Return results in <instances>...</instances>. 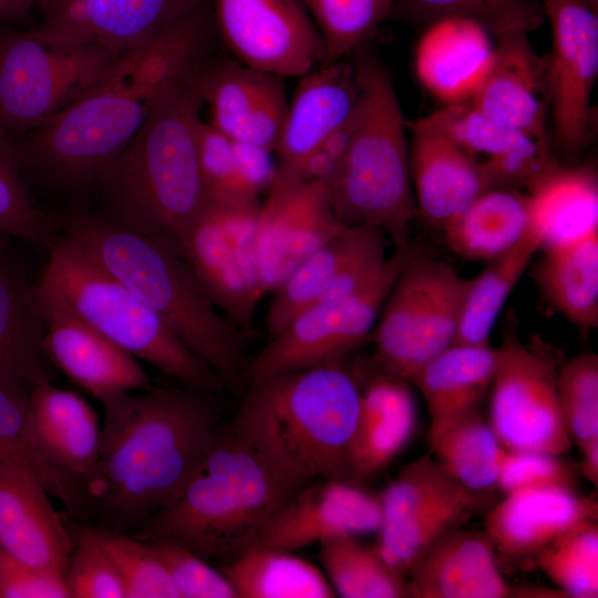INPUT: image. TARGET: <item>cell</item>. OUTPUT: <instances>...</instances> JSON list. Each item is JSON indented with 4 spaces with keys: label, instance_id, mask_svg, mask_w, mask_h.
Instances as JSON below:
<instances>
[{
    "label": "cell",
    "instance_id": "30",
    "mask_svg": "<svg viewBox=\"0 0 598 598\" xmlns=\"http://www.w3.org/2000/svg\"><path fill=\"white\" fill-rule=\"evenodd\" d=\"M527 195L528 230L544 251L598 229V176L590 165L560 164L535 183Z\"/></svg>",
    "mask_w": 598,
    "mask_h": 598
},
{
    "label": "cell",
    "instance_id": "27",
    "mask_svg": "<svg viewBox=\"0 0 598 598\" xmlns=\"http://www.w3.org/2000/svg\"><path fill=\"white\" fill-rule=\"evenodd\" d=\"M178 251L217 309L248 332L264 292L234 251L212 199L184 235Z\"/></svg>",
    "mask_w": 598,
    "mask_h": 598
},
{
    "label": "cell",
    "instance_id": "23",
    "mask_svg": "<svg viewBox=\"0 0 598 598\" xmlns=\"http://www.w3.org/2000/svg\"><path fill=\"white\" fill-rule=\"evenodd\" d=\"M359 96L360 85L352 60L320 63L303 74L289 103L275 152L277 174L291 176L351 116Z\"/></svg>",
    "mask_w": 598,
    "mask_h": 598
},
{
    "label": "cell",
    "instance_id": "51",
    "mask_svg": "<svg viewBox=\"0 0 598 598\" xmlns=\"http://www.w3.org/2000/svg\"><path fill=\"white\" fill-rule=\"evenodd\" d=\"M71 536L73 547L64 575L70 597L126 598L124 584L105 554L87 538Z\"/></svg>",
    "mask_w": 598,
    "mask_h": 598
},
{
    "label": "cell",
    "instance_id": "47",
    "mask_svg": "<svg viewBox=\"0 0 598 598\" xmlns=\"http://www.w3.org/2000/svg\"><path fill=\"white\" fill-rule=\"evenodd\" d=\"M557 394L567 433L580 450L598 439V355L581 353L558 370Z\"/></svg>",
    "mask_w": 598,
    "mask_h": 598
},
{
    "label": "cell",
    "instance_id": "19",
    "mask_svg": "<svg viewBox=\"0 0 598 598\" xmlns=\"http://www.w3.org/2000/svg\"><path fill=\"white\" fill-rule=\"evenodd\" d=\"M485 532L455 528L429 547L406 575L413 598H561L558 589L509 584Z\"/></svg>",
    "mask_w": 598,
    "mask_h": 598
},
{
    "label": "cell",
    "instance_id": "43",
    "mask_svg": "<svg viewBox=\"0 0 598 598\" xmlns=\"http://www.w3.org/2000/svg\"><path fill=\"white\" fill-rule=\"evenodd\" d=\"M324 45L322 63L350 56L392 16L396 0H298Z\"/></svg>",
    "mask_w": 598,
    "mask_h": 598
},
{
    "label": "cell",
    "instance_id": "45",
    "mask_svg": "<svg viewBox=\"0 0 598 598\" xmlns=\"http://www.w3.org/2000/svg\"><path fill=\"white\" fill-rule=\"evenodd\" d=\"M534 560L566 597H598L597 522L577 525L549 544Z\"/></svg>",
    "mask_w": 598,
    "mask_h": 598
},
{
    "label": "cell",
    "instance_id": "44",
    "mask_svg": "<svg viewBox=\"0 0 598 598\" xmlns=\"http://www.w3.org/2000/svg\"><path fill=\"white\" fill-rule=\"evenodd\" d=\"M70 532L93 542L117 570L126 598H178L159 558L147 542L126 533L72 523Z\"/></svg>",
    "mask_w": 598,
    "mask_h": 598
},
{
    "label": "cell",
    "instance_id": "34",
    "mask_svg": "<svg viewBox=\"0 0 598 598\" xmlns=\"http://www.w3.org/2000/svg\"><path fill=\"white\" fill-rule=\"evenodd\" d=\"M532 272L542 297L580 333L598 326V229L545 251Z\"/></svg>",
    "mask_w": 598,
    "mask_h": 598
},
{
    "label": "cell",
    "instance_id": "42",
    "mask_svg": "<svg viewBox=\"0 0 598 598\" xmlns=\"http://www.w3.org/2000/svg\"><path fill=\"white\" fill-rule=\"evenodd\" d=\"M597 12L598 0H587ZM392 16L427 25L450 17L471 19L491 34L511 30H536L545 12L536 0H396Z\"/></svg>",
    "mask_w": 598,
    "mask_h": 598
},
{
    "label": "cell",
    "instance_id": "55",
    "mask_svg": "<svg viewBox=\"0 0 598 598\" xmlns=\"http://www.w3.org/2000/svg\"><path fill=\"white\" fill-rule=\"evenodd\" d=\"M581 463L578 466L580 474L588 480L595 487L598 486V439L591 441L582 448Z\"/></svg>",
    "mask_w": 598,
    "mask_h": 598
},
{
    "label": "cell",
    "instance_id": "20",
    "mask_svg": "<svg viewBox=\"0 0 598 598\" xmlns=\"http://www.w3.org/2000/svg\"><path fill=\"white\" fill-rule=\"evenodd\" d=\"M495 55L472 105L492 121L551 145L548 56L539 55L528 32L511 30L495 35Z\"/></svg>",
    "mask_w": 598,
    "mask_h": 598
},
{
    "label": "cell",
    "instance_id": "8",
    "mask_svg": "<svg viewBox=\"0 0 598 598\" xmlns=\"http://www.w3.org/2000/svg\"><path fill=\"white\" fill-rule=\"evenodd\" d=\"M48 247V262L40 277L59 291L82 320L183 386L216 393L225 389L210 365L75 240L63 234L55 236Z\"/></svg>",
    "mask_w": 598,
    "mask_h": 598
},
{
    "label": "cell",
    "instance_id": "49",
    "mask_svg": "<svg viewBox=\"0 0 598 598\" xmlns=\"http://www.w3.org/2000/svg\"><path fill=\"white\" fill-rule=\"evenodd\" d=\"M165 567L178 598H238L220 569L168 540L147 542Z\"/></svg>",
    "mask_w": 598,
    "mask_h": 598
},
{
    "label": "cell",
    "instance_id": "52",
    "mask_svg": "<svg viewBox=\"0 0 598 598\" xmlns=\"http://www.w3.org/2000/svg\"><path fill=\"white\" fill-rule=\"evenodd\" d=\"M575 471L559 455L503 448L498 461L497 488L504 494L536 486L574 488Z\"/></svg>",
    "mask_w": 598,
    "mask_h": 598
},
{
    "label": "cell",
    "instance_id": "56",
    "mask_svg": "<svg viewBox=\"0 0 598 598\" xmlns=\"http://www.w3.org/2000/svg\"><path fill=\"white\" fill-rule=\"evenodd\" d=\"M41 0H0V19L11 20L22 18L34 7H39Z\"/></svg>",
    "mask_w": 598,
    "mask_h": 598
},
{
    "label": "cell",
    "instance_id": "36",
    "mask_svg": "<svg viewBox=\"0 0 598 598\" xmlns=\"http://www.w3.org/2000/svg\"><path fill=\"white\" fill-rule=\"evenodd\" d=\"M219 569L238 598L337 597L322 570L290 551L254 546Z\"/></svg>",
    "mask_w": 598,
    "mask_h": 598
},
{
    "label": "cell",
    "instance_id": "48",
    "mask_svg": "<svg viewBox=\"0 0 598 598\" xmlns=\"http://www.w3.org/2000/svg\"><path fill=\"white\" fill-rule=\"evenodd\" d=\"M344 226L334 215L328 183L303 182L287 247V277Z\"/></svg>",
    "mask_w": 598,
    "mask_h": 598
},
{
    "label": "cell",
    "instance_id": "16",
    "mask_svg": "<svg viewBox=\"0 0 598 598\" xmlns=\"http://www.w3.org/2000/svg\"><path fill=\"white\" fill-rule=\"evenodd\" d=\"M196 82L210 124L235 142L276 152L289 106L281 76L212 56L196 72Z\"/></svg>",
    "mask_w": 598,
    "mask_h": 598
},
{
    "label": "cell",
    "instance_id": "29",
    "mask_svg": "<svg viewBox=\"0 0 598 598\" xmlns=\"http://www.w3.org/2000/svg\"><path fill=\"white\" fill-rule=\"evenodd\" d=\"M416 419L405 381L383 373L373 379L362 391L350 447L352 481L360 483L391 463L413 436Z\"/></svg>",
    "mask_w": 598,
    "mask_h": 598
},
{
    "label": "cell",
    "instance_id": "39",
    "mask_svg": "<svg viewBox=\"0 0 598 598\" xmlns=\"http://www.w3.org/2000/svg\"><path fill=\"white\" fill-rule=\"evenodd\" d=\"M318 544L323 574L337 596L409 597L406 577L383 558L377 545L363 544L352 535L333 536Z\"/></svg>",
    "mask_w": 598,
    "mask_h": 598
},
{
    "label": "cell",
    "instance_id": "18",
    "mask_svg": "<svg viewBox=\"0 0 598 598\" xmlns=\"http://www.w3.org/2000/svg\"><path fill=\"white\" fill-rule=\"evenodd\" d=\"M208 0H41V32L121 56Z\"/></svg>",
    "mask_w": 598,
    "mask_h": 598
},
{
    "label": "cell",
    "instance_id": "7",
    "mask_svg": "<svg viewBox=\"0 0 598 598\" xmlns=\"http://www.w3.org/2000/svg\"><path fill=\"white\" fill-rule=\"evenodd\" d=\"M158 93L113 65L47 122L12 137L22 176L66 193L97 188Z\"/></svg>",
    "mask_w": 598,
    "mask_h": 598
},
{
    "label": "cell",
    "instance_id": "53",
    "mask_svg": "<svg viewBox=\"0 0 598 598\" xmlns=\"http://www.w3.org/2000/svg\"><path fill=\"white\" fill-rule=\"evenodd\" d=\"M1 598H69L64 578L32 567L0 546Z\"/></svg>",
    "mask_w": 598,
    "mask_h": 598
},
{
    "label": "cell",
    "instance_id": "28",
    "mask_svg": "<svg viewBox=\"0 0 598 598\" xmlns=\"http://www.w3.org/2000/svg\"><path fill=\"white\" fill-rule=\"evenodd\" d=\"M29 422L45 453L89 486L96 472L101 440L92 406L75 392L44 383L30 391Z\"/></svg>",
    "mask_w": 598,
    "mask_h": 598
},
{
    "label": "cell",
    "instance_id": "32",
    "mask_svg": "<svg viewBox=\"0 0 598 598\" xmlns=\"http://www.w3.org/2000/svg\"><path fill=\"white\" fill-rule=\"evenodd\" d=\"M30 391L0 382V463L33 474L79 523L91 520L86 483L54 462L37 442L29 422Z\"/></svg>",
    "mask_w": 598,
    "mask_h": 598
},
{
    "label": "cell",
    "instance_id": "21",
    "mask_svg": "<svg viewBox=\"0 0 598 598\" xmlns=\"http://www.w3.org/2000/svg\"><path fill=\"white\" fill-rule=\"evenodd\" d=\"M486 515L485 533L496 553L513 558H535L577 525L597 522L592 497L564 486H536L505 494Z\"/></svg>",
    "mask_w": 598,
    "mask_h": 598
},
{
    "label": "cell",
    "instance_id": "41",
    "mask_svg": "<svg viewBox=\"0 0 598 598\" xmlns=\"http://www.w3.org/2000/svg\"><path fill=\"white\" fill-rule=\"evenodd\" d=\"M427 117L476 162L480 174L519 156L553 151L549 144L492 121L470 101L443 105Z\"/></svg>",
    "mask_w": 598,
    "mask_h": 598
},
{
    "label": "cell",
    "instance_id": "10",
    "mask_svg": "<svg viewBox=\"0 0 598 598\" xmlns=\"http://www.w3.org/2000/svg\"><path fill=\"white\" fill-rule=\"evenodd\" d=\"M118 55L40 30L0 31V123L14 137L51 118L105 75Z\"/></svg>",
    "mask_w": 598,
    "mask_h": 598
},
{
    "label": "cell",
    "instance_id": "14",
    "mask_svg": "<svg viewBox=\"0 0 598 598\" xmlns=\"http://www.w3.org/2000/svg\"><path fill=\"white\" fill-rule=\"evenodd\" d=\"M217 33L241 63L302 76L324 60L323 41L298 0H210Z\"/></svg>",
    "mask_w": 598,
    "mask_h": 598
},
{
    "label": "cell",
    "instance_id": "24",
    "mask_svg": "<svg viewBox=\"0 0 598 598\" xmlns=\"http://www.w3.org/2000/svg\"><path fill=\"white\" fill-rule=\"evenodd\" d=\"M495 55L491 33L474 20L450 17L426 25L414 53L420 83L439 101H471Z\"/></svg>",
    "mask_w": 598,
    "mask_h": 598
},
{
    "label": "cell",
    "instance_id": "15",
    "mask_svg": "<svg viewBox=\"0 0 598 598\" xmlns=\"http://www.w3.org/2000/svg\"><path fill=\"white\" fill-rule=\"evenodd\" d=\"M33 292L44 323V351L55 369L99 401L153 388L136 358L82 320L48 281L39 277Z\"/></svg>",
    "mask_w": 598,
    "mask_h": 598
},
{
    "label": "cell",
    "instance_id": "35",
    "mask_svg": "<svg viewBox=\"0 0 598 598\" xmlns=\"http://www.w3.org/2000/svg\"><path fill=\"white\" fill-rule=\"evenodd\" d=\"M388 237L371 226H344L331 240L298 265L275 291L267 316L269 337L320 300L339 272L368 247Z\"/></svg>",
    "mask_w": 598,
    "mask_h": 598
},
{
    "label": "cell",
    "instance_id": "25",
    "mask_svg": "<svg viewBox=\"0 0 598 598\" xmlns=\"http://www.w3.org/2000/svg\"><path fill=\"white\" fill-rule=\"evenodd\" d=\"M411 128L410 167L417 215L442 227L483 193L478 166L427 116Z\"/></svg>",
    "mask_w": 598,
    "mask_h": 598
},
{
    "label": "cell",
    "instance_id": "4",
    "mask_svg": "<svg viewBox=\"0 0 598 598\" xmlns=\"http://www.w3.org/2000/svg\"><path fill=\"white\" fill-rule=\"evenodd\" d=\"M56 223L210 365L226 390L244 395L248 389L247 332L217 309L173 246L96 214L64 213Z\"/></svg>",
    "mask_w": 598,
    "mask_h": 598
},
{
    "label": "cell",
    "instance_id": "9",
    "mask_svg": "<svg viewBox=\"0 0 598 598\" xmlns=\"http://www.w3.org/2000/svg\"><path fill=\"white\" fill-rule=\"evenodd\" d=\"M468 281L446 262L410 250L372 332L383 374L412 383L453 343Z\"/></svg>",
    "mask_w": 598,
    "mask_h": 598
},
{
    "label": "cell",
    "instance_id": "13",
    "mask_svg": "<svg viewBox=\"0 0 598 598\" xmlns=\"http://www.w3.org/2000/svg\"><path fill=\"white\" fill-rule=\"evenodd\" d=\"M551 24L550 114L559 151L576 156L592 135L591 92L598 74V17L587 0H540Z\"/></svg>",
    "mask_w": 598,
    "mask_h": 598
},
{
    "label": "cell",
    "instance_id": "38",
    "mask_svg": "<svg viewBox=\"0 0 598 598\" xmlns=\"http://www.w3.org/2000/svg\"><path fill=\"white\" fill-rule=\"evenodd\" d=\"M538 250V241L528 230L512 249L488 260L486 268L470 279L454 344H489L501 310Z\"/></svg>",
    "mask_w": 598,
    "mask_h": 598
},
{
    "label": "cell",
    "instance_id": "33",
    "mask_svg": "<svg viewBox=\"0 0 598 598\" xmlns=\"http://www.w3.org/2000/svg\"><path fill=\"white\" fill-rule=\"evenodd\" d=\"M448 248L466 260H492L528 233V195L489 189L476 196L443 226Z\"/></svg>",
    "mask_w": 598,
    "mask_h": 598
},
{
    "label": "cell",
    "instance_id": "5",
    "mask_svg": "<svg viewBox=\"0 0 598 598\" xmlns=\"http://www.w3.org/2000/svg\"><path fill=\"white\" fill-rule=\"evenodd\" d=\"M362 391L342 364L250 384L234 424L311 480H350V447Z\"/></svg>",
    "mask_w": 598,
    "mask_h": 598
},
{
    "label": "cell",
    "instance_id": "2",
    "mask_svg": "<svg viewBox=\"0 0 598 598\" xmlns=\"http://www.w3.org/2000/svg\"><path fill=\"white\" fill-rule=\"evenodd\" d=\"M311 481L233 421L223 423L179 495L133 536L176 543L220 567L254 547L274 515Z\"/></svg>",
    "mask_w": 598,
    "mask_h": 598
},
{
    "label": "cell",
    "instance_id": "22",
    "mask_svg": "<svg viewBox=\"0 0 598 598\" xmlns=\"http://www.w3.org/2000/svg\"><path fill=\"white\" fill-rule=\"evenodd\" d=\"M0 546L17 559L64 578L73 539L49 492L30 472L0 463Z\"/></svg>",
    "mask_w": 598,
    "mask_h": 598
},
{
    "label": "cell",
    "instance_id": "37",
    "mask_svg": "<svg viewBox=\"0 0 598 598\" xmlns=\"http://www.w3.org/2000/svg\"><path fill=\"white\" fill-rule=\"evenodd\" d=\"M473 494L437 460L421 456L403 466L380 494L382 522L379 538L398 535L447 504Z\"/></svg>",
    "mask_w": 598,
    "mask_h": 598
},
{
    "label": "cell",
    "instance_id": "31",
    "mask_svg": "<svg viewBox=\"0 0 598 598\" xmlns=\"http://www.w3.org/2000/svg\"><path fill=\"white\" fill-rule=\"evenodd\" d=\"M495 349L451 344L429 361L412 381L430 414L429 435L478 410L492 386Z\"/></svg>",
    "mask_w": 598,
    "mask_h": 598
},
{
    "label": "cell",
    "instance_id": "40",
    "mask_svg": "<svg viewBox=\"0 0 598 598\" xmlns=\"http://www.w3.org/2000/svg\"><path fill=\"white\" fill-rule=\"evenodd\" d=\"M429 445L434 458L470 492L482 495L497 488L504 447L480 409L429 435Z\"/></svg>",
    "mask_w": 598,
    "mask_h": 598
},
{
    "label": "cell",
    "instance_id": "1",
    "mask_svg": "<svg viewBox=\"0 0 598 598\" xmlns=\"http://www.w3.org/2000/svg\"><path fill=\"white\" fill-rule=\"evenodd\" d=\"M215 393L179 384L100 401L104 423L87 486L92 526L135 532L174 502L223 425Z\"/></svg>",
    "mask_w": 598,
    "mask_h": 598
},
{
    "label": "cell",
    "instance_id": "46",
    "mask_svg": "<svg viewBox=\"0 0 598 598\" xmlns=\"http://www.w3.org/2000/svg\"><path fill=\"white\" fill-rule=\"evenodd\" d=\"M58 223L32 200L19 168L12 136L0 123V237L49 246Z\"/></svg>",
    "mask_w": 598,
    "mask_h": 598
},
{
    "label": "cell",
    "instance_id": "17",
    "mask_svg": "<svg viewBox=\"0 0 598 598\" xmlns=\"http://www.w3.org/2000/svg\"><path fill=\"white\" fill-rule=\"evenodd\" d=\"M381 522L380 495L354 481L316 478L281 506L255 546L291 553L333 536L378 533Z\"/></svg>",
    "mask_w": 598,
    "mask_h": 598
},
{
    "label": "cell",
    "instance_id": "54",
    "mask_svg": "<svg viewBox=\"0 0 598 598\" xmlns=\"http://www.w3.org/2000/svg\"><path fill=\"white\" fill-rule=\"evenodd\" d=\"M235 159L239 179L245 189L254 197L271 187L276 174L277 163L272 151L264 147L234 141Z\"/></svg>",
    "mask_w": 598,
    "mask_h": 598
},
{
    "label": "cell",
    "instance_id": "11",
    "mask_svg": "<svg viewBox=\"0 0 598 598\" xmlns=\"http://www.w3.org/2000/svg\"><path fill=\"white\" fill-rule=\"evenodd\" d=\"M411 248H394L381 272L360 290L319 301L293 317L249 360L248 386L310 368L342 364L371 333Z\"/></svg>",
    "mask_w": 598,
    "mask_h": 598
},
{
    "label": "cell",
    "instance_id": "3",
    "mask_svg": "<svg viewBox=\"0 0 598 598\" xmlns=\"http://www.w3.org/2000/svg\"><path fill=\"white\" fill-rule=\"evenodd\" d=\"M196 72L159 91L142 126L97 185L101 216L177 251L210 200L198 157L204 103Z\"/></svg>",
    "mask_w": 598,
    "mask_h": 598
},
{
    "label": "cell",
    "instance_id": "6",
    "mask_svg": "<svg viewBox=\"0 0 598 598\" xmlns=\"http://www.w3.org/2000/svg\"><path fill=\"white\" fill-rule=\"evenodd\" d=\"M350 56L360 96L349 145L328 184L332 208L341 224L379 228L394 248L404 249L417 215L405 122L378 55L364 44Z\"/></svg>",
    "mask_w": 598,
    "mask_h": 598
},
{
    "label": "cell",
    "instance_id": "12",
    "mask_svg": "<svg viewBox=\"0 0 598 598\" xmlns=\"http://www.w3.org/2000/svg\"><path fill=\"white\" fill-rule=\"evenodd\" d=\"M559 352L540 339L524 343L514 328L495 349L489 424L507 450L563 455L573 446L557 394Z\"/></svg>",
    "mask_w": 598,
    "mask_h": 598
},
{
    "label": "cell",
    "instance_id": "26",
    "mask_svg": "<svg viewBox=\"0 0 598 598\" xmlns=\"http://www.w3.org/2000/svg\"><path fill=\"white\" fill-rule=\"evenodd\" d=\"M43 339L44 323L33 285L0 246V382L29 391L52 383L54 367Z\"/></svg>",
    "mask_w": 598,
    "mask_h": 598
},
{
    "label": "cell",
    "instance_id": "50",
    "mask_svg": "<svg viewBox=\"0 0 598 598\" xmlns=\"http://www.w3.org/2000/svg\"><path fill=\"white\" fill-rule=\"evenodd\" d=\"M197 143L203 179L212 199L231 203L258 200L239 179L233 140L209 122L202 121Z\"/></svg>",
    "mask_w": 598,
    "mask_h": 598
}]
</instances>
